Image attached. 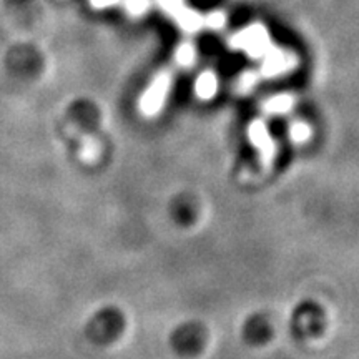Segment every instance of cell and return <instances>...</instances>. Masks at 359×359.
I'll list each match as a JSON object with an SVG mask.
<instances>
[{
	"instance_id": "cell-1",
	"label": "cell",
	"mask_w": 359,
	"mask_h": 359,
	"mask_svg": "<svg viewBox=\"0 0 359 359\" xmlns=\"http://www.w3.org/2000/svg\"><path fill=\"white\" fill-rule=\"evenodd\" d=\"M248 138L257 148L259 155V163H262L263 170H271L276 160V143L273 137L269 135V130L263 120H253L248 127Z\"/></svg>"
},
{
	"instance_id": "cell-2",
	"label": "cell",
	"mask_w": 359,
	"mask_h": 359,
	"mask_svg": "<svg viewBox=\"0 0 359 359\" xmlns=\"http://www.w3.org/2000/svg\"><path fill=\"white\" fill-rule=\"evenodd\" d=\"M170 87H172V79H170V75L160 74L140 98L138 107H140L142 114L145 116L158 115L161 109H163L165 102H167Z\"/></svg>"
},
{
	"instance_id": "cell-3",
	"label": "cell",
	"mask_w": 359,
	"mask_h": 359,
	"mask_svg": "<svg viewBox=\"0 0 359 359\" xmlns=\"http://www.w3.org/2000/svg\"><path fill=\"white\" fill-rule=\"evenodd\" d=\"M231 47L248 52L250 57H263L266 55L271 45H269L268 32L262 25H251L250 29L231 39Z\"/></svg>"
},
{
	"instance_id": "cell-4",
	"label": "cell",
	"mask_w": 359,
	"mask_h": 359,
	"mask_svg": "<svg viewBox=\"0 0 359 359\" xmlns=\"http://www.w3.org/2000/svg\"><path fill=\"white\" fill-rule=\"evenodd\" d=\"M294 58L288 53L276 50V48H269L266 55H264V67L263 75L266 77H276V75L285 74L286 70L293 69Z\"/></svg>"
},
{
	"instance_id": "cell-5",
	"label": "cell",
	"mask_w": 359,
	"mask_h": 359,
	"mask_svg": "<svg viewBox=\"0 0 359 359\" xmlns=\"http://www.w3.org/2000/svg\"><path fill=\"white\" fill-rule=\"evenodd\" d=\"M217 90H218V80H217V75L212 74V72H205V74H201L198 80H196L195 92L201 100H210V98H213L217 95Z\"/></svg>"
},
{
	"instance_id": "cell-6",
	"label": "cell",
	"mask_w": 359,
	"mask_h": 359,
	"mask_svg": "<svg viewBox=\"0 0 359 359\" xmlns=\"http://www.w3.org/2000/svg\"><path fill=\"white\" fill-rule=\"evenodd\" d=\"M294 105V98L291 95H286V93H281V95L271 97L269 100L263 103V111L268 115H283L286 111H290Z\"/></svg>"
},
{
	"instance_id": "cell-7",
	"label": "cell",
	"mask_w": 359,
	"mask_h": 359,
	"mask_svg": "<svg viewBox=\"0 0 359 359\" xmlns=\"http://www.w3.org/2000/svg\"><path fill=\"white\" fill-rule=\"evenodd\" d=\"M100 154H102L100 143L92 137H83L82 148H80V156H82L85 163H95V161L100 158Z\"/></svg>"
},
{
	"instance_id": "cell-8",
	"label": "cell",
	"mask_w": 359,
	"mask_h": 359,
	"mask_svg": "<svg viewBox=\"0 0 359 359\" xmlns=\"http://www.w3.org/2000/svg\"><path fill=\"white\" fill-rule=\"evenodd\" d=\"M288 132L291 142H294L296 145H303L311 138V127L306 122H302V120L291 123Z\"/></svg>"
},
{
	"instance_id": "cell-9",
	"label": "cell",
	"mask_w": 359,
	"mask_h": 359,
	"mask_svg": "<svg viewBox=\"0 0 359 359\" xmlns=\"http://www.w3.org/2000/svg\"><path fill=\"white\" fill-rule=\"evenodd\" d=\"M177 60H178V64H182V65H190L191 62L195 60V50H193L191 45L185 43L180 47V50L177 52Z\"/></svg>"
},
{
	"instance_id": "cell-10",
	"label": "cell",
	"mask_w": 359,
	"mask_h": 359,
	"mask_svg": "<svg viewBox=\"0 0 359 359\" xmlns=\"http://www.w3.org/2000/svg\"><path fill=\"white\" fill-rule=\"evenodd\" d=\"M127 7L135 15H140L148 8V0H127Z\"/></svg>"
},
{
	"instance_id": "cell-11",
	"label": "cell",
	"mask_w": 359,
	"mask_h": 359,
	"mask_svg": "<svg viewBox=\"0 0 359 359\" xmlns=\"http://www.w3.org/2000/svg\"><path fill=\"white\" fill-rule=\"evenodd\" d=\"M206 24H208L210 29H222L224 24V15L222 12H215L206 19Z\"/></svg>"
},
{
	"instance_id": "cell-12",
	"label": "cell",
	"mask_w": 359,
	"mask_h": 359,
	"mask_svg": "<svg viewBox=\"0 0 359 359\" xmlns=\"http://www.w3.org/2000/svg\"><path fill=\"white\" fill-rule=\"evenodd\" d=\"M255 82H257V80H255V75H251V74L245 75V77L240 80V83H238V90H240V92H243V93L248 92L250 88L255 87Z\"/></svg>"
},
{
	"instance_id": "cell-13",
	"label": "cell",
	"mask_w": 359,
	"mask_h": 359,
	"mask_svg": "<svg viewBox=\"0 0 359 359\" xmlns=\"http://www.w3.org/2000/svg\"><path fill=\"white\" fill-rule=\"evenodd\" d=\"M161 4H163V7L167 8V11H170L173 13H177L178 11H182V0H161Z\"/></svg>"
},
{
	"instance_id": "cell-14",
	"label": "cell",
	"mask_w": 359,
	"mask_h": 359,
	"mask_svg": "<svg viewBox=\"0 0 359 359\" xmlns=\"http://www.w3.org/2000/svg\"><path fill=\"white\" fill-rule=\"evenodd\" d=\"M120 0H92V6L97 8H103V7H110L114 4H118Z\"/></svg>"
}]
</instances>
